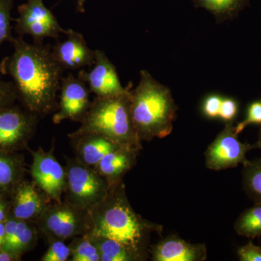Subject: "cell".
Here are the masks:
<instances>
[{"label":"cell","instance_id":"cell-1","mask_svg":"<svg viewBox=\"0 0 261 261\" xmlns=\"http://www.w3.org/2000/svg\"><path fill=\"white\" fill-rule=\"evenodd\" d=\"M13 51L0 63V73L12 79L17 99L39 118L58 109V94L65 70L58 64L49 44L29 43L15 37Z\"/></svg>","mask_w":261,"mask_h":261},{"label":"cell","instance_id":"cell-2","mask_svg":"<svg viewBox=\"0 0 261 261\" xmlns=\"http://www.w3.org/2000/svg\"><path fill=\"white\" fill-rule=\"evenodd\" d=\"M90 234L119 242L140 257L149 258L151 233L162 234L163 226L147 221L137 214L127 197L123 181L111 185L102 202L89 211Z\"/></svg>","mask_w":261,"mask_h":261},{"label":"cell","instance_id":"cell-3","mask_svg":"<svg viewBox=\"0 0 261 261\" xmlns=\"http://www.w3.org/2000/svg\"><path fill=\"white\" fill-rule=\"evenodd\" d=\"M178 109L169 88L141 70L140 83L130 90V114L140 140L150 142L169 135Z\"/></svg>","mask_w":261,"mask_h":261},{"label":"cell","instance_id":"cell-4","mask_svg":"<svg viewBox=\"0 0 261 261\" xmlns=\"http://www.w3.org/2000/svg\"><path fill=\"white\" fill-rule=\"evenodd\" d=\"M95 134L121 147L142 149L130 114V90L113 97H95L81 126L68 135L71 139Z\"/></svg>","mask_w":261,"mask_h":261},{"label":"cell","instance_id":"cell-5","mask_svg":"<svg viewBox=\"0 0 261 261\" xmlns=\"http://www.w3.org/2000/svg\"><path fill=\"white\" fill-rule=\"evenodd\" d=\"M35 224L47 241L73 240L88 234L92 228L89 211L65 200L49 204Z\"/></svg>","mask_w":261,"mask_h":261},{"label":"cell","instance_id":"cell-6","mask_svg":"<svg viewBox=\"0 0 261 261\" xmlns=\"http://www.w3.org/2000/svg\"><path fill=\"white\" fill-rule=\"evenodd\" d=\"M65 200L84 210L90 211L104 200L110 185L99 173L76 158H66Z\"/></svg>","mask_w":261,"mask_h":261},{"label":"cell","instance_id":"cell-7","mask_svg":"<svg viewBox=\"0 0 261 261\" xmlns=\"http://www.w3.org/2000/svg\"><path fill=\"white\" fill-rule=\"evenodd\" d=\"M18 18L13 30L17 37L29 36L33 42L43 44L47 38L59 39L66 29L61 27L56 15L48 9L43 0H27L18 7Z\"/></svg>","mask_w":261,"mask_h":261},{"label":"cell","instance_id":"cell-8","mask_svg":"<svg viewBox=\"0 0 261 261\" xmlns=\"http://www.w3.org/2000/svg\"><path fill=\"white\" fill-rule=\"evenodd\" d=\"M14 104L0 108V152H10L25 147L40 119L23 106Z\"/></svg>","mask_w":261,"mask_h":261},{"label":"cell","instance_id":"cell-9","mask_svg":"<svg viewBox=\"0 0 261 261\" xmlns=\"http://www.w3.org/2000/svg\"><path fill=\"white\" fill-rule=\"evenodd\" d=\"M238 136L235 134L233 121L226 122L224 129L205 152L207 168L213 171H222L246 162L247 152L254 149V146L240 142Z\"/></svg>","mask_w":261,"mask_h":261},{"label":"cell","instance_id":"cell-10","mask_svg":"<svg viewBox=\"0 0 261 261\" xmlns=\"http://www.w3.org/2000/svg\"><path fill=\"white\" fill-rule=\"evenodd\" d=\"M54 146L50 150L42 147L31 151L33 158L31 174L33 181L53 202H61L66 187V172L55 157Z\"/></svg>","mask_w":261,"mask_h":261},{"label":"cell","instance_id":"cell-11","mask_svg":"<svg viewBox=\"0 0 261 261\" xmlns=\"http://www.w3.org/2000/svg\"><path fill=\"white\" fill-rule=\"evenodd\" d=\"M58 109L53 116L55 124L65 120L82 123L92 101L87 84L71 72L61 80Z\"/></svg>","mask_w":261,"mask_h":261},{"label":"cell","instance_id":"cell-12","mask_svg":"<svg viewBox=\"0 0 261 261\" xmlns=\"http://www.w3.org/2000/svg\"><path fill=\"white\" fill-rule=\"evenodd\" d=\"M77 76L87 84L91 93L96 97L121 95L129 90L122 87L116 67L100 49H95V60L90 69L79 70Z\"/></svg>","mask_w":261,"mask_h":261},{"label":"cell","instance_id":"cell-13","mask_svg":"<svg viewBox=\"0 0 261 261\" xmlns=\"http://www.w3.org/2000/svg\"><path fill=\"white\" fill-rule=\"evenodd\" d=\"M65 39L51 46V54L65 71H75L90 68L95 60V50L91 49L83 34L73 29H67Z\"/></svg>","mask_w":261,"mask_h":261},{"label":"cell","instance_id":"cell-14","mask_svg":"<svg viewBox=\"0 0 261 261\" xmlns=\"http://www.w3.org/2000/svg\"><path fill=\"white\" fill-rule=\"evenodd\" d=\"M51 202L34 181L20 182L15 191L13 219L36 223Z\"/></svg>","mask_w":261,"mask_h":261},{"label":"cell","instance_id":"cell-15","mask_svg":"<svg viewBox=\"0 0 261 261\" xmlns=\"http://www.w3.org/2000/svg\"><path fill=\"white\" fill-rule=\"evenodd\" d=\"M153 261H203L207 258L204 244H191L175 235L166 237L151 247Z\"/></svg>","mask_w":261,"mask_h":261},{"label":"cell","instance_id":"cell-16","mask_svg":"<svg viewBox=\"0 0 261 261\" xmlns=\"http://www.w3.org/2000/svg\"><path fill=\"white\" fill-rule=\"evenodd\" d=\"M140 152V149L118 147L106 154L94 168L111 186L123 181L125 175L135 167Z\"/></svg>","mask_w":261,"mask_h":261},{"label":"cell","instance_id":"cell-17","mask_svg":"<svg viewBox=\"0 0 261 261\" xmlns=\"http://www.w3.org/2000/svg\"><path fill=\"white\" fill-rule=\"evenodd\" d=\"M76 159L90 167H95L106 154L121 146L117 145L102 136L87 134L70 139Z\"/></svg>","mask_w":261,"mask_h":261},{"label":"cell","instance_id":"cell-18","mask_svg":"<svg viewBox=\"0 0 261 261\" xmlns=\"http://www.w3.org/2000/svg\"><path fill=\"white\" fill-rule=\"evenodd\" d=\"M37 240V228L29 224L28 221L18 220L15 226L8 228L3 250L18 255L34 246Z\"/></svg>","mask_w":261,"mask_h":261},{"label":"cell","instance_id":"cell-19","mask_svg":"<svg viewBox=\"0 0 261 261\" xmlns=\"http://www.w3.org/2000/svg\"><path fill=\"white\" fill-rule=\"evenodd\" d=\"M195 8L207 10L214 15L216 20L222 23L225 20L236 18L239 13L250 4V0H192Z\"/></svg>","mask_w":261,"mask_h":261},{"label":"cell","instance_id":"cell-20","mask_svg":"<svg viewBox=\"0 0 261 261\" xmlns=\"http://www.w3.org/2000/svg\"><path fill=\"white\" fill-rule=\"evenodd\" d=\"M97 247L100 261H141L140 257L116 240L88 233Z\"/></svg>","mask_w":261,"mask_h":261},{"label":"cell","instance_id":"cell-21","mask_svg":"<svg viewBox=\"0 0 261 261\" xmlns=\"http://www.w3.org/2000/svg\"><path fill=\"white\" fill-rule=\"evenodd\" d=\"M8 152H0V192L11 190L23 175V162Z\"/></svg>","mask_w":261,"mask_h":261},{"label":"cell","instance_id":"cell-22","mask_svg":"<svg viewBox=\"0 0 261 261\" xmlns=\"http://www.w3.org/2000/svg\"><path fill=\"white\" fill-rule=\"evenodd\" d=\"M243 190L254 203L261 205V158L243 164Z\"/></svg>","mask_w":261,"mask_h":261},{"label":"cell","instance_id":"cell-23","mask_svg":"<svg viewBox=\"0 0 261 261\" xmlns=\"http://www.w3.org/2000/svg\"><path fill=\"white\" fill-rule=\"evenodd\" d=\"M233 228L240 236L251 239L260 237L261 205L255 204L244 211L235 221Z\"/></svg>","mask_w":261,"mask_h":261},{"label":"cell","instance_id":"cell-24","mask_svg":"<svg viewBox=\"0 0 261 261\" xmlns=\"http://www.w3.org/2000/svg\"><path fill=\"white\" fill-rule=\"evenodd\" d=\"M69 245L70 261H100L97 247L91 241L88 234L76 237Z\"/></svg>","mask_w":261,"mask_h":261},{"label":"cell","instance_id":"cell-25","mask_svg":"<svg viewBox=\"0 0 261 261\" xmlns=\"http://www.w3.org/2000/svg\"><path fill=\"white\" fill-rule=\"evenodd\" d=\"M14 5V0H0V48L3 43L14 40L12 27V10Z\"/></svg>","mask_w":261,"mask_h":261},{"label":"cell","instance_id":"cell-26","mask_svg":"<svg viewBox=\"0 0 261 261\" xmlns=\"http://www.w3.org/2000/svg\"><path fill=\"white\" fill-rule=\"evenodd\" d=\"M49 247L41 261H66L70 257V249L64 241L51 240L48 241Z\"/></svg>","mask_w":261,"mask_h":261},{"label":"cell","instance_id":"cell-27","mask_svg":"<svg viewBox=\"0 0 261 261\" xmlns=\"http://www.w3.org/2000/svg\"><path fill=\"white\" fill-rule=\"evenodd\" d=\"M252 123L261 124V102H255L250 105L246 118L235 126V134L240 135L247 126Z\"/></svg>","mask_w":261,"mask_h":261},{"label":"cell","instance_id":"cell-28","mask_svg":"<svg viewBox=\"0 0 261 261\" xmlns=\"http://www.w3.org/2000/svg\"><path fill=\"white\" fill-rule=\"evenodd\" d=\"M17 99L13 82L0 79V108L13 104Z\"/></svg>","mask_w":261,"mask_h":261},{"label":"cell","instance_id":"cell-29","mask_svg":"<svg viewBox=\"0 0 261 261\" xmlns=\"http://www.w3.org/2000/svg\"><path fill=\"white\" fill-rule=\"evenodd\" d=\"M238 255L241 261H261V247L250 241L238 248Z\"/></svg>","mask_w":261,"mask_h":261},{"label":"cell","instance_id":"cell-30","mask_svg":"<svg viewBox=\"0 0 261 261\" xmlns=\"http://www.w3.org/2000/svg\"><path fill=\"white\" fill-rule=\"evenodd\" d=\"M223 99L218 95L209 96L203 105L204 114L208 118H214L219 116L220 108Z\"/></svg>","mask_w":261,"mask_h":261},{"label":"cell","instance_id":"cell-31","mask_svg":"<svg viewBox=\"0 0 261 261\" xmlns=\"http://www.w3.org/2000/svg\"><path fill=\"white\" fill-rule=\"evenodd\" d=\"M238 106L232 99H224L221 102L219 116L226 122L232 121L238 113Z\"/></svg>","mask_w":261,"mask_h":261},{"label":"cell","instance_id":"cell-32","mask_svg":"<svg viewBox=\"0 0 261 261\" xmlns=\"http://www.w3.org/2000/svg\"><path fill=\"white\" fill-rule=\"evenodd\" d=\"M17 260V257L10 252L0 250V261H12Z\"/></svg>","mask_w":261,"mask_h":261},{"label":"cell","instance_id":"cell-33","mask_svg":"<svg viewBox=\"0 0 261 261\" xmlns=\"http://www.w3.org/2000/svg\"><path fill=\"white\" fill-rule=\"evenodd\" d=\"M5 240V226L4 222H0V250H3Z\"/></svg>","mask_w":261,"mask_h":261},{"label":"cell","instance_id":"cell-34","mask_svg":"<svg viewBox=\"0 0 261 261\" xmlns=\"http://www.w3.org/2000/svg\"><path fill=\"white\" fill-rule=\"evenodd\" d=\"M7 219L6 206L4 202L0 200V222H4Z\"/></svg>","mask_w":261,"mask_h":261},{"label":"cell","instance_id":"cell-35","mask_svg":"<svg viewBox=\"0 0 261 261\" xmlns=\"http://www.w3.org/2000/svg\"><path fill=\"white\" fill-rule=\"evenodd\" d=\"M76 3L77 11L81 13H84L85 12V3L87 0H75Z\"/></svg>","mask_w":261,"mask_h":261},{"label":"cell","instance_id":"cell-36","mask_svg":"<svg viewBox=\"0 0 261 261\" xmlns=\"http://www.w3.org/2000/svg\"><path fill=\"white\" fill-rule=\"evenodd\" d=\"M254 149H261V128L259 130L258 135H257V140L253 145Z\"/></svg>","mask_w":261,"mask_h":261}]
</instances>
